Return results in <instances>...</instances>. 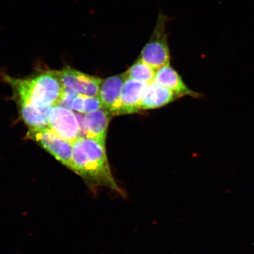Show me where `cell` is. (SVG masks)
<instances>
[{"mask_svg":"<svg viewBox=\"0 0 254 254\" xmlns=\"http://www.w3.org/2000/svg\"><path fill=\"white\" fill-rule=\"evenodd\" d=\"M49 128L64 140L72 144L80 137L81 128L75 114L64 107L56 106L51 110Z\"/></svg>","mask_w":254,"mask_h":254,"instance_id":"8992f818","label":"cell"},{"mask_svg":"<svg viewBox=\"0 0 254 254\" xmlns=\"http://www.w3.org/2000/svg\"><path fill=\"white\" fill-rule=\"evenodd\" d=\"M19 113L28 128H39L49 127V116L54 107L37 109L25 105H18Z\"/></svg>","mask_w":254,"mask_h":254,"instance_id":"7c38bea8","label":"cell"},{"mask_svg":"<svg viewBox=\"0 0 254 254\" xmlns=\"http://www.w3.org/2000/svg\"><path fill=\"white\" fill-rule=\"evenodd\" d=\"M154 81L169 89L177 98L184 96L199 97L201 95L187 87L179 74L170 64L156 70Z\"/></svg>","mask_w":254,"mask_h":254,"instance_id":"30bf717a","label":"cell"},{"mask_svg":"<svg viewBox=\"0 0 254 254\" xmlns=\"http://www.w3.org/2000/svg\"><path fill=\"white\" fill-rule=\"evenodd\" d=\"M177 99L176 95L166 87L154 81L149 84L140 104V111L158 109Z\"/></svg>","mask_w":254,"mask_h":254,"instance_id":"8fae6325","label":"cell"},{"mask_svg":"<svg viewBox=\"0 0 254 254\" xmlns=\"http://www.w3.org/2000/svg\"><path fill=\"white\" fill-rule=\"evenodd\" d=\"M149 84L126 78L115 116L136 113L140 111V104Z\"/></svg>","mask_w":254,"mask_h":254,"instance_id":"52a82bcc","label":"cell"},{"mask_svg":"<svg viewBox=\"0 0 254 254\" xmlns=\"http://www.w3.org/2000/svg\"><path fill=\"white\" fill-rule=\"evenodd\" d=\"M155 72L156 69L138 59L124 74L126 78L150 84L154 81Z\"/></svg>","mask_w":254,"mask_h":254,"instance_id":"4fadbf2b","label":"cell"},{"mask_svg":"<svg viewBox=\"0 0 254 254\" xmlns=\"http://www.w3.org/2000/svg\"><path fill=\"white\" fill-rule=\"evenodd\" d=\"M25 139H31L37 142L57 160L71 170L72 144L60 137L49 127L28 128Z\"/></svg>","mask_w":254,"mask_h":254,"instance_id":"277c9868","label":"cell"},{"mask_svg":"<svg viewBox=\"0 0 254 254\" xmlns=\"http://www.w3.org/2000/svg\"><path fill=\"white\" fill-rule=\"evenodd\" d=\"M126 79L123 73L104 79L101 84L98 97L103 109L109 111L113 116H115Z\"/></svg>","mask_w":254,"mask_h":254,"instance_id":"9c48e42d","label":"cell"},{"mask_svg":"<svg viewBox=\"0 0 254 254\" xmlns=\"http://www.w3.org/2000/svg\"><path fill=\"white\" fill-rule=\"evenodd\" d=\"M167 20L166 16L159 15L153 33L143 48L139 57L156 70L170 64V53L166 33Z\"/></svg>","mask_w":254,"mask_h":254,"instance_id":"3957f363","label":"cell"},{"mask_svg":"<svg viewBox=\"0 0 254 254\" xmlns=\"http://www.w3.org/2000/svg\"><path fill=\"white\" fill-rule=\"evenodd\" d=\"M71 170L78 175L92 191L107 188L125 196L111 173L106 145L95 139L79 137L72 143Z\"/></svg>","mask_w":254,"mask_h":254,"instance_id":"6da1fadb","label":"cell"},{"mask_svg":"<svg viewBox=\"0 0 254 254\" xmlns=\"http://www.w3.org/2000/svg\"><path fill=\"white\" fill-rule=\"evenodd\" d=\"M57 73L65 88L84 96H98L103 79L87 74L67 65L60 70H57Z\"/></svg>","mask_w":254,"mask_h":254,"instance_id":"5b68a950","label":"cell"},{"mask_svg":"<svg viewBox=\"0 0 254 254\" xmlns=\"http://www.w3.org/2000/svg\"><path fill=\"white\" fill-rule=\"evenodd\" d=\"M0 77L13 91V100L18 105L37 109L59 106L63 100L64 88L57 70L37 69L25 78H15L0 71Z\"/></svg>","mask_w":254,"mask_h":254,"instance_id":"7a4b0ae2","label":"cell"},{"mask_svg":"<svg viewBox=\"0 0 254 254\" xmlns=\"http://www.w3.org/2000/svg\"><path fill=\"white\" fill-rule=\"evenodd\" d=\"M113 117L103 108L85 114L81 122V133L84 137L95 139L106 145L108 128Z\"/></svg>","mask_w":254,"mask_h":254,"instance_id":"ba28073f","label":"cell"}]
</instances>
